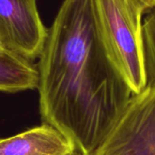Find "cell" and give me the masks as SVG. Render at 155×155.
I'll use <instances>...</instances> for the list:
<instances>
[{
    "mask_svg": "<svg viewBox=\"0 0 155 155\" xmlns=\"http://www.w3.org/2000/svg\"><path fill=\"white\" fill-rule=\"evenodd\" d=\"M38 70L30 60L7 49H0V91L20 92L38 86Z\"/></svg>",
    "mask_w": 155,
    "mask_h": 155,
    "instance_id": "cell-6",
    "label": "cell"
},
{
    "mask_svg": "<svg viewBox=\"0 0 155 155\" xmlns=\"http://www.w3.org/2000/svg\"><path fill=\"white\" fill-rule=\"evenodd\" d=\"M39 108L84 155H91L134 93L110 61L95 27L91 0H64L38 62Z\"/></svg>",
    "mask_w": 155,
    "mask_h": 155,
    "instance_id": "cell-1",
    "label": "cell"
},
{
    "mask_svg": "<svg viewBox=\"0 0 155 155\" xmlns=\"http://www.w3.org/2000/svg\"><path fill=\"white\" fill-rule=\"evenodd\" d=\"M48 30L36 0H0V44L28 60L39 57Z\"/></svg>",
    "mask_w": 155,
    "mask_h": 155,
    "instance_id": "cell-4",
    "label": "cell"
},
{
    "mask_svg": "<svg viewBox=\"0 0 155 155\" xmlns=\"http://www.w3.org/2000/svg\"><path fill=\"white\" fill-rule=\"evenodd\" d=\"M72 155H84V154H83V153H81L79 151H77V150H76V151H75V152H74V153Z\"/></svg>",
    "mask_w": 155,
    "mask_h": 155,
    "instance_id": "cell-9",
    "label": "cell"
},
{
    "mask_svg": "<svg viewBox=\"0 0 155 155\" xmlns=\"http://www.w3.org/2000/svg\"><path fill=\"white\" fill-rule=\"evenodd\" d=\"M1 48H3V46H2V45H1V44H0V49H1Z\"/></svg>",
    "mask_w": 155,
    "mask_h": 155,
    "instance_id": "cell-10",
    "label": "cell"
},
{
    "mask_svg": "<svg viewBox=\"0 0 155 155\" xmlns=\"http://www.w3.org/2000/svg\"><path fill=\"white\" fill-rule=\"evenodd\" d=\"M91 155H155V83L132 96Z\"/></svg>",
    "mask_w": 155,
    "mask_h": 155,
    "instance_id": "cell-3",
    "label": "cell"
},
{
    "mask_svg": "<svg viewBox=\"0 0 155 155\" xmlns=\"http://www.w3.org/2000/svg\"><path fill=\"white\" fill-rule=\"evenodd\" d=\"M131 1L134 5L140 8L143 12V14H145L147 11L149 12L155 6V0H131Z\"/></svg>",
    "mask_w": 155,
    "mask_h": 155,
    "instance_id": "cell-8",
    "label": "cell"
},
{
    "mask_svg": "<svg viewBox=\"0 0 155 155\" xmlns=\"http://www.w3.org/2000/svg\"><path fill=\"white\" fill-rule=\"evenodd\" d=\"M106 54L134 94L148 84L143 37V12L131 0H91Z\"/></svg>",
    "mask_w": 155,
    "mask_h": 155,
    "instance_id": "cell-2",
    "label": "cell"
},
{
    "mask_svg": "<svg viewBox=\"0 0 155 155\" xmlns=\"http://www.w3.org/2000/svg\"><path fill=\"white\" fill-rule=\"evenodd\" d=\"M143 37L148 84L155 83V6L143 21Z\"/></svg>",
    "mask_w": 155,
    "mask_h": 155,
    "instance_id": "cell-7",
    "label": "cell"
},
{
    "mask_svg": "<svg viewBox=\"0 0 155 155\" xmlns=\"http://www.w3.org/2000/svg\"><path fill=\"white\" fill-rule=\"evenodd\" d=\"M74 144L47 124L8 138H0V155H72Z\"/></svg>",
    "mask_w": 155,
    "mask_h": 155,
    "instance_id": "cell-5",
    "label": "cell"
}]
</instances>
